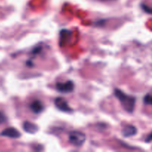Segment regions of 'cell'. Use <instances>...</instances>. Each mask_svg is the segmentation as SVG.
<instances>
[{
	"mask_svg": "<svg viewBox=\"0 0 152 152\" xmlns=\"http://www.w3.org/2000/svg\"><path fill=\"white\" fill-rule=\"evenodd\" d=\"M0 136L6 137L11 138V139H18L21 137L22 134L19 132L16 129L13 127H9L4 129L2 132L0 133Z\"/></svg>",
	"mask_w": 152,
	"mask_h": 152,
	"instance_id": "cell-5",
	"label": "cell"
},
{
	"mask_svg": "<svg viewBox=\"0 0 152 152\" xmlns=\"http://www.w3.org/2000/svg\"><path fill=\"white\" fill-rule=\"evenodd\" d=\"M74 83L71 80H68L66 83H57L56 84V89L60 93H71L74 90Z\"/></svg>",
	"mask_w": 152,
	"mask_h": 152,
	"instance_id": "cell-3",
	"label": "cell"
},
{
	"mask_svg": "<svg viewBox=\"0 0 152 152\" xmlns=\"http://www.w3.org/2000/svg\"><path fill=\"white\" fill-rule=\"evenodd\" d=\"M141 7H142V10L145 12L149 13V14H152V7H150V6L142 3V4H141Z\"/></svg>",
	"mask_w": 152,
	"mask_h": 152,
	"instance_id": "cell-10",
	"label": "cell"
},
{
	"mask_svg": "<svg viewBox=\"0 0 152 152\" xmlns=\"http://www.w3.org/2000/svg\"><path fill=\"white\" fill-rule=\"evenodd\" d=\"M102 1H110V0H102Z\"/></svg>",
	"mask_w": 152,
	"mask_h": 152,
	"instance_id": "cell-14",
	"label": "cell"
},
{
	"mask_svg": "<svg viewBox=\"0 0 152 152\" xmlns=\"http://www.w3.org/2000/svg\"><path fill=\"white\" fill-rule=\"evenodd\" d=\"M145 142H152V132L150 133L148 136L146 137V138L145 139Z\"/></svg>",
	"mask_w": 152,
	"mask_h": 152,
	"instance_id": "cell-13",
	"label": "cell"
},
{
	"mask_svg": "<svg viewBox=\"0 0 152 152\" xmlns=\"http://www.w3.org/2000/svg\"><path fill=\"white\" fill-rule=\"evenodd\" d=\"M114 95L121 103L123 109L128 113H133L135 109V104H136V98L131 95L126 94L125 92L120 89H114Z\"/></svg>",
	"mask_w": 152,
	"mask_h": 152,
	"instance_id": "cell-1",
	"label": "cell"
},
{
	"mask_svg": "<svg viewBox=\"0 0 152 152\" xmlns=\"http://www.w3.org/2000/svg\"><path fill=\"white\" fill-rule=\"evenodd\" d=\"M30 109L34 114H40L45 109V106L42 102L39 100H34L30 104Z\"/></svg>",
	"mask_w": 152,
	"mask_h": 152,
	"instance_id": "cell-6",
	"label": "cell"
},
{
	"mask_svg": "<svg viewBox=\"0 0 152 152\" xmlns=\"http://www.w3.org/2000/svg\"><path fill=\"white\" fill-rule=\"evenodd\" d=\"M68 140L71 145L76 147H81L86 142V136L83 132L73 131L68 135Z\"/></svg>",
	"mask_w": 152,
	"mask_h": 152,
	"instance_id": "cell-2",
	"label": "cell"
},
{
	"mask_svg": "<svg viewBox=\"0 0 152 152\" xmlns=\"http://www.w3.org/2000/svg\"><path fill=\"white\" fill-rule=\"evenodd\" d=\"M7 117H6L5 114L2 112V111H0V125L3 124L5 122H7Z\"/></svg>",
	"mask_w": 152,
	"mask_h": 152,
	"instance_id": "cell-12",
	"label": "cell"
},
{
	"mask_svg": "<svg viewBox=\"0 0 152 152\" xmlns=\"http://www.w3.org/2000/svg\"><path fill=\"white\" fill-rule=\"evenodd\" d=\"M22 128H23L24 131L25 132L31 134H36L39 131V127L37 125L28 121H25L23 123Z\"/></svg>",
	"mask_w": 152,
	"mask_h": 152,
	"instance_id": "cell-8",
	"label": "cell"
},
{
	"mask_svg": "<svg viewBox=\"0 0 152 152\" xmlns=\"http://www.w3.org/2000/svg\"><path fill=\"white\" fill-rule=\"evenodd\" d=\"M41 51H42V47H40V46H37V47L34 48L33 49L31 53L32 55H34V56H37V54L41 53Z\"/></svg>",
	"mask_w": 152,
	"mask_h": 152,
	"instance_id": "cell-11",
	"label": "cell"
},
{
	"mask_svg": "<svg viewBox=\"0 0 152 152\" xmlns=\"http://www.w3.org/2000/svg\"><path fill=\"white\" fill-rule=\"evenodd\" d=\"M54 104L55 106L61 111H63V112H67V113H71L73 112V109L71 107L68 105V102H67L66 99L63 97H56L54 99Z\"/></svg>",
	"mask_w": 152,
	"mask_h": 152,
	"instance_id": "cell-4",
	"label": "cell"
},
{
	"mask_svg": "<svg viewBox=\"0 0 152 152\" xmlns=\"http://www.w3.org/2000/svg\"><path fill=\"white\" fill-rule=\"evenodd\" d=\"M143 102L145 105H152V95L146 94L143 98Z\"/></svg>",
	"mask_w": 152,
	"mask_h": 152,
	"instance_id": "cell-9",
	"label": "cell"
},
{
	"mask_svg": "<svg viewBox=\"0 0 152 152\" xmlns=\"http://www.w3.org/2000/svg\"><path fill=\"white\" fill-rule=\"evenodd\" d=\"M137 133V129L133 125H127L122 130V134L125 137L135 136Z\"/></svg>",
	"mask_w": 152,
	"mask_h": 152,
	"instance_id": "cell-7",
	"label": "cell"
}]
</instances>
